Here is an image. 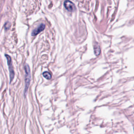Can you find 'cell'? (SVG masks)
Returning <instances> with one entry per match:
<instances>
[{"label": "cell", "instance_id": "8992f818", "mask_svg": "<svg viewBox=\"0 0 134 134\" xmlns=\"http://www.w3.org/2000/svg\"><path fill=\"white\" fill-rule=\"evenodd\" d=\"M43 76L47 80H50L52 79V75L49 72H44L43 73Z\"/></svg>", "mask_w": 134, "mask_h": 134}, {"label": "cell", "instance_id": "6da1fadb", "mask_svg": "<svg viewBox=\"0 0 134 134\" xmlns=\"http://www.w3.org/2000/svg\"><path fill=\"white\" fill-rule=\"evenodd\" d=\"M24 68H25V86L24 93L25 95L27 92L28 87L30 84V80H31V75H30V68L27 64L25 65Z\"/></svg>", "mask_w": 134, "mask_h": 134}, {"label": "cell", "instance_id": "52a82bcc", "mask_svg": "<svg viewBox=\"0 0 134 134\" xmlns=\"http://www.w3.org/2000/svg\"><path fill=\"white\" fill-rule=\"evenodd\" d=\"M9 25H10L9 24V23H5V25H4V28H5V30H7V29H8L10 27V26H9Z\"/></svg>", "mask_w": 134, "mask_h": 134}, {"label": "cell", "instance_id": "3957f363", "mask_svg": "<svg viewBox=\"0 0 134 134\" xmlns=\"http://www.w3.org/2000/svg\"><path fill=\"white\" fill-rule=\"evenodd\" d=\"M64 6L65 8L69 12H73L76 9L75 5L69 0H66L65 1Z\"/></svg>", "mask_w": 134, "mask_h": 134}, {"label": "cell", "instance_id": "277c9868", "mask_svg": "<svg viewBox=\"0 0 134 134\" xmlns=\"http://www.w3.org/2000/svg\"><path fill=\"white\" fill-rule=\"evenodd\" d=\"M44 28H45V25L43 24H41L39 26H38L37 28H36L31 33V36H35L38 34H39L40 32L43 31Z\"/></svg>", "mask_w": 134, "mask_h": 134}, {"label": "cell", "instance_id": "5b68a950", "mask_svg": "<svg viewBox=\"0 0 134 134\" xmlns=\"http://www.w3.org/2000/svg\"><path fill=\"white\" fill-rule=\"evenodd\" d=\"M94 53L96 56H99L100 54L101 53V49L100 47V46L98 43L95 42V44H94Z\"/></svg>", "mask_w": 134, "mask_h": 134}, {"label": "cell", "instance_id": "7a4b0ae2", "mask_svg": "<svg viewBox=\"0 0 134 134\" xmlns=\"http://www.w3.org/2000/svg\"><path fill=\"white\" fill-rule=\"evenodd\" d=\"M5 57L7 59L8 61V64L9 66V69L10 71V82H11L15 76V72L13 69V64H12V59L11 57L8 55H5Z\"/></svg>", "mask_w": 134, "mask_h": 134}]
</instances>
